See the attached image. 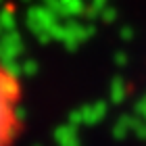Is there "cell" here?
Here are the masks:
<instances>
[{
	"instance_id": "cell-1",
	"label": "cell",
	"mask_w": 146,
	"mask_h": 146,
	"mask_svg": "<svg viewBox=\"0 0 146 146\" xmlns=\"http://www.w3.org/2000/svg\"><path fill=\"white\" fill-rule=\"evenodd\" d=\"M25 125V84L21 73L0 54V146H17Z\"/></svg>"
}]
</instances>
